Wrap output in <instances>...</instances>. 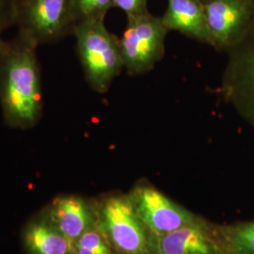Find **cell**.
<instances>
[{
  "mask_svg": "<svg viewBox=\"0 0 254 254\" xmlns=\"http://www.w3.org/2000/svg\"><path fill=\"white\" fill-rule=\"evenodd\" d=\"M227 52L220 92L228 104L254 127V26Z\"/></svg>",
  "mask_w": 254,
  "mask_h": 254,
  "instance_id": "6",
  "label": "cell"
},
{
  "mask_svg": "<svg viewBox=\"0 0 254 254\" xmlns=\"http://www.w3.org/2000/svg\"><path fill=\"white\" fill-rule=\"evenodd\" d=\"M113 7L122 9L127 20L137 18L149 12L148 0H112Z\"/></svg>",
  "mask_w": 254,
  "mask_h": 254,
  "instance_id": "16",
  "label": "cell"
},
{
  "mask_svg": "<svg viewBox=\"0 0 254 254\" xmlns=\"http://www.w3.org/2000/svg\"><path fill=\"white\" fill-rule=\"evenodd\" d=\"M97 226L118 254H156L154 236L137 216L128 194L106 199L97 213Z\"/></svg>",
  "mask_w": 254,
  "mask_h": 254,
  "instance_id": "3",
  "label": "cell"
},
{
  "mask_svg": "<svg viewBox=\"0 0 254 254\" xmlns=\"http://www.w3.org/2000/svg\"><path fill=\"white\" fill-rule=\"evenodd\" d=\"M76 24L74 0H17L14 25L36 46L73 34Z\"/></svg>",
  "mask_w": 254,
  "mask_h": 254,
  "instance_id": "4",
  "label": "cell"
},
{
  "mask_svg": "<svg viewBox=\"0 0 254 254\" xmlns=\"http://www.w3.org/2000/svg\"><path fill=\"white\" fill-rule=\"evenodd\" d=\"M36 46L17 34L0 41V107L7 127L27 130L43 116L44 94Z\"/></svg>",
  "mask_w": 254,
  "mask_h": 254,
  "instance_id": "1",
  "label": "cell"
},
{
  "mask_svg": "<svg viewBox=\"0 0 254 254\" xmlns=\"http://www.w3.org/2000/svg\"><path fill=\"white\" fill-rule=\"evenodd\" d=\"M73 35L86 81L93 91L106 93L124 68L118 38L105 20L79 22Z\"/></svg>",
  "mask_w": 254,
  "mask_h": 254,
  "instance_id": "2",
  "label": "cell"
},
{
  "mask_svg": "<svg viewBox=\"0 0 254 254\" xmlns=\"http://www.w3.org/2000/svg\"><path fill=\"white\" fill-rule=\"evenodd\" d=\"M74 4L77 23L105 20L109 9L113 8L112 0H74Z\"/></svg>",
  "mask_w": 254,
  "mask_h": 254,
  "instance_id": "14",
  "label": "cell"
},
{
  "mask_svg": "<svg viewBox=\"0 0 254 254\" xmlns=\"http://www.w3.org/2000/svg\"><path fill=\"white\" fill-rule=\"evenodd\" d=\"M137 216L155 236L191 225L200 218L144 182L128 194Z\"/></svg>",
  "mask_w": 254,
  "mask_h": 254,
  "instance_id": "7",
  "label": "cell"
},
{
  "mask_svg": "<svg viewBox=\"0 0 254 254\" xmlns=\"http://www.w3.org/2000/svg\"><path fill=\"white\" fill-rule=\"evenodd\" d=\"M170 30L162 17L148 12L127 20L123 36L119 39L124 68L130 75L153 70L165 54V40Z\"/></svg>",
  "mask_w": 254,
  "mask_h": 254,
  "instance_id": "5",
  "label": "cell"
},
{
  "mask_svg": "<svg viewBox=\"0 0 254 254\" xmlns=\"http://www.w3.org/2000/svg\"><path fill=\"white\" fill-rule=\"evenodd\" d=\"M162 20L166 27L213 46L200 0H168Z\"/></svg>",
  "mask_w": 254,
  "mask_h": 254,
  "instance_id": "11",
  "label": "cell"
},
{
  "mask_svg": "<svg viewBox=\"0 0 254 254\" xmlns=\"http://www.w3.org/2000/svg\"><path fill=\"white\" fill-rule=\"evenodd\" d=\"M46 219L74 243L97 223V214L81 197L62 195L51 202Z\"/></svg>",
  "mask_w": 254,
  "mask_h": 254,
  "instance_id": "10",
  "label": "cell"
},
{
  "mask_svg": "<svg viewBox=\"0 0 254 254\" xmlns=\"http://www.w3.org/2000/svg\"><path fill=\"white\" fill-rule=\"evenodd\" d=\"M156 254H224L219 233L202 220L164 236H154Z\"/></svg>",
  "mask_w": 254,
  "mask_h": 254,
  "instance_id": "9",
  "label": "cell"
},
{
  "mask_svg": "<svg viewBox=\"0 0 254 254\" xmlns=\"http://www.w3.org/2000/svg\"><path fill=\"white\" fill-rule=\"evenodd\" d=\"M213 47L228 51L254 26V0H200Z\"/></svg>",
  "mask_w": 254,
  "mask_h": 254,
  "instance_id": "8",
  "label": "cell"
},
{
  "mask_svg": "<svg viewBox=\"0 0 254 254\" xmlns=\"http://www.w3.org/2000/svg\"><path fill=\"white\" fill-rule=\"evenodd\" d=\"M73 245L88 249L94 254H114V251L97 226V223L82 234Z\"/></svg>",
  "mask_w": 254,
  "mask_h": 254,
  "instance_id": "15",
  "label": "cell"
},
{
  "mask_svg": "<svg viewBox=\"0 0 254 254\" xmlns=\"http://www.w3.org/2000/svg\"><path fill=\"white\" fill-rule=\"evenodd\" d=\"M23 240L29 254H73V243L47 219L31 222Z\"/></svg>",
  "mask_w": 254,
  "mask_h": 254,
  "instance_id": "12",
  "label": "cell"
},
{
  "mask_svg": "<svg viewBox=\"0 0 254 254\" xmlns=\"http://www.w3.org/2000/svg\"><path fill=\"white\" fill-rule=\"evenodd\" d=\"M17 0H0V41L2 33L15 24Z\"/></svg>",
  "mask_w": 254,
  "mask_h": 254,
  "instance_id": "17",
  "label": "cell"
},
{
  "mask_svg": "<svg viewBox=\"0 0 254 254\" xmlns=\"http://www.w3.org/2000/svg\"><path fill=\"white\" fill-rule=\"evenodd\" d=\"M218 233L224 254H254V220L225 226Z\"/></svg>",
  "mask_w": 254,
  "mask_h": 254,
  "instance_id": "13",
  "label": "cell"
}]
</instances>
